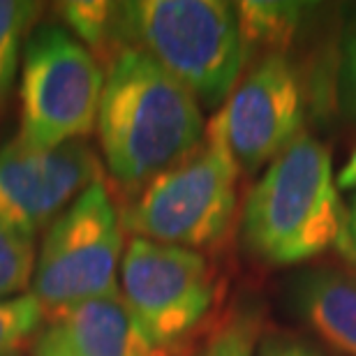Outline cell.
I'll use <instances>...</instances> for the list:
<instances>
[{
    "mask_svg": "<svg viewBox=\"0 0 356 356\" xmlns=\"http://www.w3.org/2000/svg\"><path fill=\"white\" fill-rule=\"evenodd\" d=\"M206 123L197 97L137 49H123L104 74L97 137L111 176L144 188L195 153Z\"/></svg>",
    "mask_w": 356,
    "mask_h": 356,
    "instance_id": "obj_1",
    "label": "cell"
},
{
    "mask_svg": "<svg viewBox=\"0 0 356 356\" xmlns=\"http://www.w3.org/2000/svg\"><path fill=\"white\" fill-rule=\"evenodd\" d=\"M347 204L333 174L331 151L301 134L266 167L243 206L241 238L270 266H296L340 248Z\"/></svg>",
    "mask_w": 356,
    "mask_h": 356,
    "instance_id": "obj_2",
    "label": "cell"
},
{
    "mask_svg": "<svg viewBox=\"0 0 356 356\" xmlns=\"http://www.w3.org/2000/svg\"><path fill=\"white\" fill-rule=\"evenodd\" d=\"M113 42L116 54H146L209 109L227 102L248 58L236 7L220 0L116 3Z\"/></svg>",
    "mask_w": 356,
    "mask_h": 356,
    "instance_id": "obj_3",
    "label": "cell"
},
{
    "mask_svg": "<svg viewBox=\"0 0 356 356\" xmlns=\"http://www.w3.org/2000/svg\"><path fill=\"white\" fill-rule=\"evenodd\" d=\"M241 169L216 113L195 153L144 185L123 213L134 238L197 250L222 238L236 209Z\"/></svg>",
    "mask_w": 356,
    "mask_h": 356,
    "instance_id": "obj_4",
    "label": "cell"
},
{
    "mask_svg": "<svg viewBox=\"0 0 356 356\" xmlns=\"http://www.w3.org/2000/svg\"><path fill=\"white\" fill-rule=\"evenodd\" d=\"M102 90L97 58L65 26L33 28L21 58L17 141L31 151L83 141L97 125Z\"/></svg>",
    "mask_w": 356,
    "mask_h": 356,
    "instance_id": "obj_5",
    "label": "cell"
},
{
    "mask_svg": "<svg viewBox=\"0 0 356 356\" xmlns=\"http://www.w3.org/2000/svg\"><path fill=\"white\" fill-rule=\"evenodd\" d=\"M125 252L123 213L95 181L49 225L38 248L31 294L47 312L118 291Z\"/></svg>",
    "mask_w": 356,
    "mask_h": 356,
    "instance_id": "obj_6",
    "label": "cell"
},
{
    "mask_svg": "<svg viewBox=\"0 0 356 356\" xmlns=\"http://www.w3.org/2000/svg\"><path fill=\"white\" fill-rule=\"evenodd\" d=\"M118 277L127 308L162 350L192 336L216 305L209 261L190 248L132 236Z\"/></svg>",
    "mask_w": 356,
    "mask_h": 356,
    "instance_id": "obj_7",
    "label": "cell"
},
{
    "mask_svg": "<svg viewBox=\"0 0 356 356\" xmlns=\"http://www.w3.org/2000/svg\"><path fill=\"white\" fill-rule=\"evenodd\" d=\"M220 120L241 172H259L303 134L305 88L294 60L268 51L220 106Z\"/></svg>",
    "mask_w": 356,
    "mask_h": 356,
    "instance_id": "obj_8",
    "label": "cell"
},
{
    "mask_svg": "<svg viewBox=\"0 0 356 356\" xmlns=\"http://www.w3.org/2000/svg\"><path fill=\"white\" fill-rule=\"evenodd\" d=\"M95 181L99 162L86 141L31 151L14 139L0 148V222L35 238Z\"/></svg>",
    "mask_w": 356,
    "mask_h": 356,
    "instance_id": "obj_9",
    "label": "cell"
},
{
    "mask_svg": "<svg viewBox=\"0 0 356 356\" xmlns=\"http://www.w3.org/2000/svg\"><path fill=\"white\" fill-rule=\"evenodd\" d=\"M47 317L38 340L70 356H167L134 319L120 289L47 312Z\"/></svg>",
    "mask_w": 356,
    "mask_h": 356,
    "instance_id": "obj_10",
    "label": "cell"
},
{
    "mask_svg": "<svg viewBox=\"0 0 356 356\" xmlns=\"http://www.w3.org/2000/svg\"><path fill=\"white\" fill-rule=\"evenodd\" d=\"M289 303L324 343L356 356V275L338 268H310L289 282Z\"/></svg>",
    "mask_w": 356,
    "mask_h": 356,
    "instance_id": "obj_11",
    "label": "cell"
},
{
    "mask_svg": "<svg viewBox=\"0 0 356 356\" xmlns=\"http://www.w3.org/2000/svg\"><path fill=\"white\" fill-rule=\"evenodd\" d=\"M40 10L42 5L31 0H0V106L17 79L24 44Z\"/></svg>",
    "mask_w": 356,
    "mask_h": 356,
    "instance_id": "obj_12",
    "label": "cell"
},
{
    "mask_svg": "<svg viewBox=\"0 0 356 356\" xmlns=\"http://www.w3.org/2000/svg\"><path fill=\"white\" fill-rule=\"evenodd\" d=\"M236 17L241 35L245 42V51L254 44H282L298 28L301 5L296 3H238Z\"/></svg>",
    "mask_w": 356,
    "mask_h": 356,
    "instance_id": "obj_13",
    "label": "cell"
},
{
    "mask_svg": "<svg viewBox=\"0 0 356 356\" xmlns=\"http://www.w3.org/2000/svg\"><path fill=\"white\" fill-rule=\"evenodd\" d=\"M60 17L65 28L90 51L116 49V3L106 0H70L60 5ZM116 56V54H113Z\"/></svg>",
    "mask_w": 356,
    "mask_h": 356,
    "instance_id": "obj_14",
    "label": "cell"
},
{
    "mask_svg": "<svg viewBox=\"0 0 356 356\" xmlns=\"http://www.w3.org/2000/svg\"><path fill=\"white\" fill-rule=\"evenodd\" d=\"M35 257V238L0 222V298L21 296L31 287Z\"/></svg>",
    "mask_w": 356,
    "mask_h": 356,
    "instance_id": "obj_15",
    "label": "cell"
},
{
    "mask_svg": "<svg viewBox=\"0 0 356 356\" xmlns=\"http://www.w3.org/2000/svg\"><path fill=\"white\" fill-rule=\"evenodd\" d=\"M44 319L47 310L31 291L0 298V356H17Z\"/></svg>",
    "mask_w": 356,
    "mask_h": 356,
    "instance_id": "obj_16",
    "label": "cell"
},
{
    "mask_svg": "<svg viewBox=\"0 0 356 356\" xmlns=\"http://www.w3.org/2000/svg\"><path fill=\"white\" fill-rule=\"evenodd\" d=\"M261 338V315L252 305H241L213 333L199 356H254Z\"/></svg>",
    "mask_w": 356,
    "mask_h": 356,
    "instance_id": "obj_17",
    "label": "cell"
},
{
    "mask_svg": "<svg viewBox=\"0 0 356 356\" xmlns=\"http://www.w3.org/2000/svg\"><path fill=\"white\" fill-rule=\"evenodd\" d=\"M254 356H326L315 343L301 338L296 333L275 331L259 338Z\"/></svg>",
    "mask_w": 356,
    "mask_h": 356,
    "instance_id": "obj_18",
    "label": "cell"
},
{
    "mask_svg": "<svg viewBox=\"0 0 356 356\" xmlns=\"http://www.w3.org/2000/svg\"><path fill=\"white\" fill-rule=\"evenodd\" d=\"M343 88L347 104L356 116V21L347 33L345 49H343Z\"/></svg>",
    "mask_w": 356,
    "mask_h": 356,
    "instance_id": "obj_19",
    "label": "cell"
},
{
    "mask_svg": "<svg viewBox=\"0 0 356 356\" xmlns=\"http://www.w3.org/2000/svg\"><path fill=\"white\" fill-rule=\"evenodd\" d=\"M340 252L347 254L356 264V192L347 202V222H345V238L338 248Z\"/></svg>",
    "mask_w": 356,
    "mask_h": 356,
    "instance_id": "obj_20",
    "label": "cell"
},
{
    "mask_svg": "<svg viewBox=\"0 0 356 356\" xmlns=\"http://www.w3.org/2000/svg\"><path fill=\"white\" fill-rule=\"evenodd\" d=\"M33 356H70V354L56 350V347L42 343V340H38V343H35V354Z\"/></svg>",
    "mask_w": 356,
    "mask_h": 356,
    "instance_id": "obj_21",
    "label": "cell"
}]
</instances>
